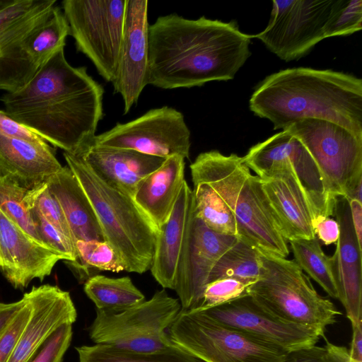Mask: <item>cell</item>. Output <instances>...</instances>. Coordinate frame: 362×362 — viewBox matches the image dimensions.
<instances>
[{"instance_id":"ee69618b","label":"cell","mask_w":362,"mask_h":362,"mask_svg":"<svg viewBox=\"0 0 362 362\" xmlns=\"http://www.w3.org/2000/svg\"><path fill=\"white\" fill-rule=\"evenodd\" d=\"M349 204L351 221L360 247L362 248V202L351 199Z\"/></svg>"},{"instance_id":"f6af8a7d","label":"cell","mask_w":362,"mask_h":362,"mask_svg":"<svg viewBox=\"0 0 362 362\" xmlns=\"http://www.w3.org/2000/svg\"><path fill=\"white\" fill-rule=\"evenodd\" d=\"M14 0H0V11L13 4Z\"/></svg>"},{"instance_id":"44dd1931","label":"cell","mask_w":362,"mask_h":362,"mask_svg":"<svg viewBox=\"0 0 362 362\" xmlns=\"http://www.w3.org/2000/svg\"><path fill=\"white\" fill-rule=\"evenodd\" d=\"M192 189L184 182L168 220L158 228L153 259L150 271L163 288H175L178 260L183 243Z\"/></svg>"},{"instance_id":"f1b7e54d","label":"cell","mask_w":362,"mask_h":362,"mask_svg":"<svg viewBox=\"0 0 362 362\" xmlns=\"http://www.w3.org/2000/svg\"><path fill=\"white\" fill-rule=\"evenodd\" d=\"M260 268L258 249L238 238L214 265L207 284L223 278L255 283L259 277Z\"/></svg>"},{"instance_id":"7c38bea8","label":"cell","mask_w":362,"mask_h":362,"mask_svg":"<svg viewBox=\"0 0 362 362\" xmlns=\"http://www.w3.org/2000/svg\"><path fill=\"white\" fill-rule=\"evenodd\" d=\"M333 1L274 0L267 27L252 37L259 39L282 60L298 59L325 38Z\"/></svg>"},{"instance_id":"ba28073f","label":"cell","mask_w":362,"mask_h":362,"mask_svg":"<svg viewBox=\"0 0 362 362\" xmlns=\"http://www.w3.org/2000/svg\"><path fill=\"white\" fill-rule=\"evenodd\" d=\"M177 298L163 288L148 300L119 312L96 309V317L88 328L90 339L96 344L119 349L153 352L172 345L165 332L181 310Z\"/></svg>"},{"instance_id":"8fae6325","label":"cell","mask_w":362,"mask_h":362,"mask_svg":"<svg viewBox=\"0 0 362 362\" xmlns=\"http://www.w3.org/2000/svg\"><path fill=\"white\" fill-rule=\"evenodd\" d=\"M91 144L130 149L163 158L175 155L188 158L190 131L180 112L164 106L151 109L127 123H117L95 135Z\"/></svg>"},{"instance_id":"3957f363","label":"cell","mask_w":362,"mask_h":362,"mask_svg":"<svg viewBox=\"0 0 362 362\" xmlns=\"http://www.w3.org/2000/svg\"><path fill=\"white\" fill-rule=\"evenodd\" d=\"M250 109L285 129L306 118L328 120L362 137V80L330 69L281 70L266 77L249 101Z\"/></svg>"},{"instance_id":"6da1fadb","label":"cell","mask_w":362,"mask_h":362,"mask_svg":"<svg viewBox=\"0 0 362 362\" xmlns=\"http://www.w3.org/2000/svg\"><path fill=\"white\" fill-rule=\"evenodd\" d=\"M104 90L85 66L74 67L64 49L20 89L1 98L6 113L64 152L78 155L90 145L103 118Z\"/></svg>"},{"instance_id":"30bf717a","label":"cell","mask_w":362,"mask_h":362,"mask_svg":"<svg viewBox=\"0 0 362 362\" xmlns=\"http://www.w3.org/2000/svg\"><path fill=\"white\" fill-rule=\"evenodd\" d=\"M63 13L77 50L107 81L116 76L127 0H64Z\"/></svg>"},{"instance_id":"7bdbcfd3","label":"cell","mask_w":362,"mask_h":362,"mask_svg":"<svg viewBox=\"0 0 362 362\" xmlns=\"http://www.w3.org/2000/svg\"><path fill=\"white\" fill-rule=\"evenodd\" d=\"M23 303V297L12 303L0 302V335L9 325Z\"/></svg>"},{"instance_id":"603a6c76","label":"cell","mask_w":362,"mask_h":362,"mask_svg":"<svg viewBox=\"0 0 362 362\" xmlns=\"http://www.w3.org/2000/svg\"><path fill=\"white\" fill-rule=\"evenodd\" d=\"M185 159L178 155L165 158L136 189L133 198L134 202L157 228L169 218L185 181Z\"/></svg>"},{"instance_id":"f546056e","label":"cell","mask_w":362,"mask_h":362,"mask_svg":"<svg viewBox=\"0 0 362 362\" xmlns=\"http://www.w3.org/2000/svg\"><path fill=\"white\" fill-rule=\"evenodd\" d=\"M75 250L76 259L68 262L75 269L80 282L85 283L101 271H125L124 262L119 255L105 240H78L75 243Z\"/></svg>"},{"instance_id":"1f68e13d","label":"cell","mask_w":362,"mask_h":362,"mask_svg":"<svg viewBox=\"0 0 362 362\" xmlns=\"http://www.w3.org/2000/svg\"><path fill=\"white\" fill-rule=\"evenodd\" d=\"M28 187L13 177L1 176L0 210L27 234L44 245L24 200Z\"/></svg>"},{"instance_id":"277c9868","label":"cell","mask_w":362,"mask_h":362,"mask_svg":"<svg viewBox=\"0 0 362 362\" xmlns=\"http://www.w3.org/2000/svg\"><path fill=\"white\" fill-rule=\"evenodd\" d=\"M194 186L211 187L233 216L237 236L258 250L287 257L289 249L277 217L263 189L243 157L217 150L199 153L191 163Z\"/></svg>"},{"instance_id":"5bb4252c","label":"cell","mask_w":362,"mask_h":362,"mask_svg":"<svg viewBox=\"0 0 362 362\" xmlns=\"http://www.w3.org/2000/svg\"><path fill=\"white\" fill-rule=\"evenodd\" d=\"M194 311L286 351L315 345L325 332L276 317L249 294L222 305Z\"/></svg>"},{"instance_id":"5b68a950","label":"cell","mask_w":362,"mask_h":362,"mask_svg":"<svg viewBox=\"0 0 362 362\" xmlns=\"http://www.w3.org/2000/svg\"><path fill=\"white\" fill-rule=\"evenodd\" d=\"M63 155L95 211L105 240L118 253L125 271L143 274L150 270L157 226L133 198L107 185L81 157Z\"/></svg>"},{"instance_id":"bcb514c9","label":"cell","mask_w":362,"mask_h":362,"mask_svg":"<svg viewBox=\"0 0 362 362\" xmlns=\"http://www.w3.org/2000/svg\"><path fill=\"white\" fill-rule=\"evenodd\" d=\"M344 362H362V358L352 357L349 355V353Z\"/></svg>"},{"instance_id":"4dcf8cb0","label":"cell","mask_w":362,"mask_h":362,"mask_svg":"<svg viewBox=\"0 0 362 362\" xmlns=\"http://www.w3.org/2000/svg\"><path fill=\"white\" fill-rule=\"evenodd\" d=\"M192 192L197 215L204 223L215 233L237 236L235 221L216 192L204 183L194 185Z\"/></svg>"},{"instance_id":"8d00e7d4","label":"cell","mask_w":362,"mask_h":362,"mask_svg":"<svg viewBox=\"0 0 362 362\" xmlns=\"http://www.w3.org/2000/svg\"><path fill=\"white\" fill-rule=\"evenodd\" d=\"M349 350L327 342L325 346L316 344L287 351L281 362H344Z\"/></svg>"},{"instance_id":"8992f818","label":"cell","mask_w":362,"mask_h":362,"mask_svg":"<svg viewBox=\"0 0 362 362\" xmlns=\"http://www.w3.org/2000/svg\"><path fill=\"white\" fill-rule=\"evenodd\" d=\"M261 268L248 294L276 317L325 331L341 315L294 260L258 250Z\"/></svg>"},{"instance_id":"7402d4cb","label":"cell","mask_w":362,"mask_h":362,"mask_svg":"<svg viewBox=\"0 0 362 362\" xmlns=\"http://www.w3.org/2000/svg\"><path fill=\"white\" fill-rule=\"evenodd\" d=\"M62 167L47 142L33 143L0 134V177L8 175L30 186Z\"/></svg>"},{"instance_id":"cb8c5ba5","label":"cell","mask_w":362,"mask_h":362,"mask_svg":"<svg viewBox=\"0 0 362 362\" xmlns=\"http://www.w3.org/2000/svg\"><path fill=\"white\" fill-rule=\"evenodd\" d=\"M59 202L68 222L72 240L104 241L95 211L74 174L66 165L45 179Z\"/></svg>"},{"instance_id":"d590c367","label":"cell","mask_w":362,"mask_h":362,"mask_svg":"<svg viewBox=\"0 0 362 362\" xmlns=\"http://www.w3.org/2000/svg\"><path fill=\"white\" fill-rule=\"evenodd\" d=\"M42 243L62 256L64 260L76 259V250L72 242L35 209H29Z\"/></svg>"},{"instance_id":"60d3db41","label":"cell","mask_w":362,"mask_h":362,"mask_svg":"<svg viewBox=\"0 0 362 362\" xmlns=\"http://www.w3.org/2000/svg\"><path fill=\"white\" fill-rule=\"evenodd\" d=\"M315 235L318 240L328 245L336 243L339 235V226L336 219L330 217L320 218L315 224Z\"/></svg>"},{"instance_id":"4fadbf2b","label":"cell","mask_w":362,"mask_h":362,"mask_svg":"<svg viewBox=\"0 0 362 362\" xmlns=\"http://www.w3.org/2000/svg\"><path fill=\"white\" fill-rule=\"evenodd\" d=\"M238 238L210 230L197 215L192 197L174 288L182 310L191 311L202 307L211 269Z\"/></svg>"},{"instance_id":"836d02e7","label":"cell","mask_w":362,"mask_h":362,"mask_svg":"<svg viewBox=\"0 0 362 362\" xmlns=\"http://www.w3.org/2000/svg\"><path fill=\"white\" fill-rule=\"evenodd\" d=\"M362 28L361 0H334L326 22L325 38L353 34Z\"/></svg>"},{"instance_id":"d6986e66","label":"cell","mask_w":362,"mask_h":362,"mask_svg":"<svg viewBox=\"0 0 362 362\" xmlns=\"http://www.w3.org/2000/svg\"><path fill=\"white\" fill-rule=\"evenodd\" d=\"M56 3V0H35L28 11L0 28V90L14 92L37 72L25 58L22 45L49 18Z\"/></svg>"},{"instance_id":"9a60e30c","label":"cell","mask_w":362,"mask_h":362,"mask_svg":"<svg viewBox=\"0 0 362 362\" xmlns=\"http://www.w3.org/2000/svg\"><path fill=\"white\" fill-rule=\"evenodd\" d=\"M148 1L127 0L123 37L119 49L115 93L127 113L146 85L148 66Z\"/></svg>"},{"instance_id":"ac0fdd59","label":"cell","mask_w":362,"mask_h":362,"mask_svg":"<svg viewBox=\"0 0 362 362\" xmlns=\"http://www.w3.org/2000/svg\"><path fill=\"white\" fill-rule=\"evenodd\" d=\"M28 293L30 318L8 362H28L49 335L64 324L73 325L77 317L70 293L57 286H33Z\"/></svg>"},{"instance_id":"9c48e42d","label":"cell","mask_w":362,"mask_h":362,"mask_svg":"<svg viewBox=\"0 0 362 362\" xmlns=\"http://www.w3.org/2000/svg\"><path fill=\"white\" fill-rule=\"evenodd\" d=\"M168 335L174 344L204 362H281L287 352L194 310L181 309Z\"/></svg>"},{"instance_id":"e575fe53","label":"cell","mask_w":362,"mask_h":362,"mask_svg":"<svg viewBox=\"0 0 362 362\" xmlns=\"http://www.w3.org/2000/svg\"><path fill=\"white\" fill-rule=\"evenodd\" d=\"M252 284L235 278H223L214 281L206 286L202 305L197 310L222 305L248 295V288Z\"/></svg>"},{"instance_id":"f35d334b","label":"cell","mask_w":362,"mask_h":362,"mask_svg":"<svg viewBox=\"0 0 362 362\" xmlns=\"http://www.w3.org/2000/svg\"><path fill=\"white\" fill-rule=\"evenodd\" d=\"M23 303L15 317L0 335V362H8L16 344L25 328L31 313V301L29 293L23 296Z\"/></svg>"},{"instance_id":"4316f807","label":"cell","mask_w":362,"mask_h":362,"mask_svg":"<svg viewBox=\"0 0 362 362\" xmlns=\"http://www.w3.org/2000/svg\"><path fill=\"white\" fill-rule=\"evenodd\" d=\"M78 362H204L180 346H170L153 352H136L110 345L76 347Z\"/></svg>"},{"instance_id":"ab89813d","label":"cell","mask_w":362,"mask_h":362,"mask_svg":"<svg viewBox=\"0 0 362 362\" xmlns=\"http://www.w3.org/2000/svg\"><path fill=\"white\" fill-rule=\"evenodd\" d=\"M0 134L33 143L44 144L47 142L31 129L12 119L4 110H1Z\"/></svg>"},{"instance_id":"52a82bcc","label":"cell","mask_w":362,"mask_h":362,"mask_svg":"<svg viewBox=\"0 0 362 362\" xmlns=\"http://www.w3.org/2000/svg\"><path fill=\"white\" fill-rule=\"evenodd\" d=\"M284 130L297 137L316 163L331 200L362 202V137L334 122L298 120Z\"/></svg>"},{"instance_id":"2e32d148","label":"cell","mask_w":362,"mask_h":362,"mask_svg":"<svg viewBox=\"0 0 362 362\" xmlns=\"http://www.w3.org/2000/svg\"><path fill=\"white\" fill-rule=\"evenodd\" d=\"M62 256L40 243L0 210V269L16 289L50 275Z\"/></svg>"},{"instance_id":"b9f144b4","label":"cell","mask_w":362,"mask_h":362,"mask_svg":"<svg viewBox=\"0 0 362 362\" xmlns=\"http://www.w3.org/2000/svg\"><path fill=\"white\" fill-rule=\"evenodd\" d=\"M35 0H14L13 3L0 11V28L28 11Z\"/></svg>"},{"instance_id":"e0dca14e","label":"cell","mask_w":362,"mask_h":362,"mask_svg":"<svg viewBox=\"0 0 362 362\" xmlns=\"http://www.w3.org/2000/svg\"><path fill=\"white\" fill-rule=\"evenodd\" d=\"M333 216L339 226L336 250L331 257L338 292L351 327L362 322V248L356 236L348 200L334 199Z\"/></svg>"},{"instance_id":"74e56055","label":"cell","mask_w":362,"mask_h":362,"mask_svg":"<svg viewBox=\"0 0 362 362\" xmlns=\"http://www.w3.org/2000/svg\"><path fill=\"white\" fill-rule=\"evenodd\" d=\"M72 334L71 324L62 325L47 337L28 362H62Z\"/></svg>"},{"instance_id":"d6a6232c","label":"cell","mask_w":362,"mask_h":362,"mask_svg":"<svg viewBox=\"0 0 362 362\" xmlns=\"http://www.w3.org/2000/svg\"><path fill=\"white\" fill-rule=\"evenodd\" d=\"M24 200L28 209H35L74 244L63 209L57 198L51 192L46 180L36 182L29 186Z\"/></svg>"},{"instance_id":"83f0119b","label":"cell","mask_w":362,"mask_h":362,"mask_svg":"<svg viewBox=\"0 0 362 362\" xmlns=\"http://www.w3.org/2000/svg\"><path fill=\"white\" fill-rule=\"evenodd\" d=\"M294 261L332 298L338 299V292L331 257L322 250L317 237L313 239L288 240Z\"/></svg>"},{"instance_id":"7a4b0ae2","label":"cell","mask_w":362,"mask_h":362,"mask_svg":"<svg viewBox=\"0 0 362 362\" xmlns=\"http://www.w3.org/2000/svg\"><path fill=\"white\" fill-rule=\"evenodd\" d=\"M251 38L232 21L159 16L148 26V84L175 89L233 79L251 54Z\"/></svg>"},{"instance_id":"ffe728a7","label":"cell","mask_w":362,"mask_h":362,"mask_svg":"<svg viewBox=\"0 0 362 362\" xmlns=\"http://www.w3.org/2000/svg\"><path fill=\"white\" fill-rule=\"evenodd\" d=\"M77 156L107 185L132 198L139 183L165 160L134 150L92 144Z\"/></svg>"},{"instance_id":"484cf974","label":"cell","mask_w":362,"mask_h":362,"mask_svg":"<svg viewBox=\"0 0 362 362\" xmlns=\"http://www.w3.org/2000/svg\"><path fill=\"white\" fill-rule=\"evenodd\" d=\"M83 290L96 309L101 310L119 312L146 300L129 276L110 278L96 274L84 283Z\"/></svg>"},{"instance_id":"d4e9b609","label":"cell","mask_w":362,"mask_h":362,"mask_svg":"<svg viewBox=\"0 0 362 362\" xmlns=\"http://www.w3.org/2000/svg\"><path fill=\"white\" fill-rule=\"evenodd\" d=\"M69 26L61 8L55 6L49 18L24 40L22 51L30 64L37 71L56 53L64 49Z\"/></svg>"}]
</instances>
